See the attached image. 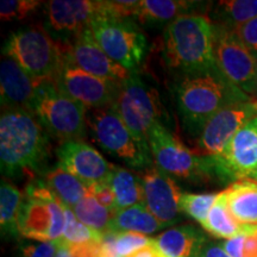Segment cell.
<instances>
[{"label": "cell", "mask_w": 257, "mask_h": 257, "mask_svg": "<svg viewBox=\"0 0 257 257\" xmlns=\"http://www.w3.org/2000/svg\"><path fill=\"white\" fill-rule=\"evenodd\" d=\"M47 131L31 112L4 110L0 118V161L6 175L34 178L49 155Z\"/></svg>", "instance_id": "6da1fadb"}, {"label": "cell", "mask_w": 257, "mask_h": 257, "mask_svg": "<svg viewBox=\"0 0 257 257\" xmlns=\"http://www.w3.org/2000/svg\"><path fill=\"white\" fill-rule=\"evenodd\" d=\"M176 83V102L187 130L200 135L207 120L225 106L250 100L218 68L211 72L181 74Z\"/></svg>", "instance_id": "7a4b0ae2"}, {"label": "cell", "mask_w": 257, "mask_h": 257, "mask_svg": "<svg viewBox=\"0 0 257 257\" xmlns=\"http://www.w3.org/2000/svg\"><path fill=\"white\" fill-rule=\"evenodd\" d=\"M213 38V23L207 16H180L163 32V55L168 66L181 74L211 72L217 68Z\"/></svg>", "instance_id": "3957f363"}, {"label": "cell", "mask_w": 257, "mask_h": 257, "mask_svg": "<svg viewBox=\"0 0 257 257\" xmlns=\"http://www.w3.org/2000/svg\"><path fill=\"white\" fill-rule=\"evenodd\" d=\"M63 53L64 43L54 41L40 25L14 32L4 47L5 56L16 61L37 85L56 81Z\"/></svg>", "instance_id": "277c9868"}, {"label": "cell", "mask_w": 257, "mask_h": 257, "mask_svg": "<svg viewBox=\"0 0 257 257\" xmlns=\"http://www.w3.org/2000/svg\"><path fill=\"white\" fill-rule=\"evenodd\" d=\"M147 141L156 166L173 179L197 184L220 180L213 156H201L188 149L161 121L150 128Z\"/></svg>", "instance_id": "5b68a950"}, {"label": "cell", "mask_w": 257, "mask_h": 257, "mask_svg": "<svg viewBox=\"0 0 257 257\" xmlns=\"http://www.w3.org/2000/svg\"><path fill=\"white\" fill-rule=\"evenodd\" d=\"M87 128L96 146L130 168L146 170L154 165L148 141L137 137L111 105L87 112Z\"/></svg>", "instance_id": "8992f818"}, {"label": "cell", "mask_w": 257, "mask_h": 257, "mask_svg": "<svg viewBox=\"0 0 257 257\" xmlns=\"http://www.w3.org/2000/svg\"><path fill=\"white\" fill-rule=\"evenodd\" d=\"M31 113L48 134L62 143L86 136L87 108L60 91L55 82L38 85Z\"/></svg>", "instance_id": "52a82bcc"}, {"label": "cell", "mask_w": 257, "mask_h": 257, "mask_svg": "<svg viewBox=\"0 0 257 257\" xmlns=\"http://www.w3.org/2000/svg\"><path fill=\"white\" fill-rule=\"evenodd\" d=\"M64 207L47 185H29L18 216L19 233L36 242H59L66 229Z\"/></svg>", "instance_id": "ba28073f"}, {"label": "cell", "mask_w": 257, "mask_h": 257, "mask_svg": "<svg viewBox=\"0 0 257 257\" xmlns=\"http://www.w3.org/2000/svg\"><path fill=\"white\" fill-rule=\"evenodd\" d=\"M213 56L219 72L234 87L257 99V55L231 29L213 24Z\"/></svg>", "instance_id": "9c48e42d"}, {"label": "cell", "mask_w": 257, "mask_h": 257, "mask_svg": "<svg viewBox=\"0 0 257 257\" xmlns=\"http://www.w3.org/2000/svg\"><path fill=\"white\" fill-rule=\"evenodd\" d=\"M112 108L137 137L147 141L150 128L160 121L159 93L142 81L136 72L120 82Z\"/></svg>", "instance_id": "30bf717a"}, {"label": "cell", "mask_w": 257, "mask_h": 257, "mask_svg": "<svg viewBox=\"0 0 257 257\" xmlns=\"http://www.w3.org/2000/svg\"><path fill=\"white\" fill-rule=\"evenodd\" d=\"M98 46L114 62L136 72L147 49V38L128 19L99 17L89 27Z\"/></svg>", "instance_id": "8fae6325"}, {"label": "cell", "mask_w": 257, "mask_h": 257, "mask_svg": "<svg viewBox=\"0 0 257 257\" xmlns=\"http://www.w3.org/2000/svg\"><path fill=\"white\" fill-rule=\"evenodd\" d=\"M255 117L257 99L234 102L220 108L202 127L194 152L201 156L220 155L240 128Z\"/></svg>", "instance_id": "7c38bea8"}, {"label": "cell", "mask_w": 257, "mask_h": 257, "mask_svg": "<svg viewBox=\"0 0 257 257\" xmlns=\"http://www.w3.org/2000/svg\"><path fill=\"white\" fill-rule=\"evenodd\" d=\"M55 83L60 91L89 110L111 105L120 85L118 81L83 72L64 61Z\"/></svg>", "instance_id": "4fadbf2b"}, {"label": "cell", "mask_w": 257, "mask_h": 257, "mask_svg": "<svg viewBox=\"0 0 257 257\" xmlns=\"http://www.w3.org/2000/svg\"><path fill=\"white\" fill-rule=\"evenodd\" d=\"M63 61L98 78L118 82L124 81L130 75L128 70L110 59L98 46L91 29L78 35L73 44L64 43Z\"/></svg>", "instance_id": "5bb4252c"}, {"label": "cell", "mask_w": 257, "mask_h": 257, "mask_svg": "<svg viewBox=\"0 0 257 257\" xmlns=\"http://www.w3.org/2000/svg\"><path fill=\"white\" fill-rule=\"evenodd\" d=\"M213 157L221 181L249 178L257 169V117L240 128L220 155Z\"/></svg>", "instance_id": "9a60e30c"}, {"label": "cell", "mask_w": 257, "mask_h": 257, "mask_svg": "<svg viewBox=\"0 0 257 257\" xmlns=\"http://www.w3.org/2000/svg\"><path fill=\"white\" fill-rule=\"evenodd\" d=\"M143 185L144 205L165 226L179 219L180 197L184 192L172 176L153 165L141 175Z\"/></svg>", "instance_id": "2e32d148"}, {"label": "cell", "mask_w": 257, "mask_h": 257, "mask_svg": "<svg viewBox=\"0 0 257 257\" xmlns=\"http://www.w3.org/2000/svg\"><path fill=\"white\" fill-rule=\"evenodd\" d=\"M56 154L59 166L89 187L108 182L115 166L107 162L98 150L82 141L62 143Z\"/></svg>", "instance_id": "e0dca14e"}, {"label": "cell", "mask_w": 257, "mask_h": 257, "mask_svg": "<svg viewBox=\"0 0 257 257\" xmlns=\"http://www.w3.org/2000/svg\"><path fill=\"white\" fill-rule=\"evenodd\" d=\"M49 25L56 31L75 34L91 27L99 17H105V2L89 0H53L46 6Z\"/></svg>", "instance_id": "ac0fdd59"}, {"label": "cell", "mask_w": 257, "mask_h": 257, "mask_svg": "<svg viewBox=\"0 0 257 257\" xmlns=\"http://www.w3.org/2000/svg\"><path fill=\"white\" fill-rule=\"evenodd\" d=\"M38 85L19 64L5 56L0 63V93L5 110L31 112Z\"/></svg>", "instance_id": "d6986e66"}, {"label": "cell", "mask_w": 257, "mask_h": 257, "mask_svg": "<svg viewBox=\"0 0 257 257\" xmlns=\"http://www.w3.org/2000/svg\"><path fill=\"white\" fill-rule=\"evenodd\" d=\"M206 242L205 234L193 225L170 227L154 238L157 250L165 257H198Z\"/></svg>", "instance_id": "ffe728a7"}, {"label": "cell", "mask_w": 257, "mask_h": 257, "mask_svg": "<svg viewBox=\"0 0 257 257\" xmlns=\"http://www.w3.org/2000/svg\"><path fill=\"white\" fill-rule=\"evenodd\" d=\"M223 192L234 219L242 226H257V181L237 180Z\"/></svg>", "instance_id": "44dd1931"}, {"label": "cell", "mask_w": 257, "mask_h": 257, "mask_svg": "<svg viewBox=\"0 0 257 257\" xmlns=\"http://www.w3.org/2000/svg\"><path fill=\"white\" fill-rule=\"evenodd\" d=\"M165 225L153 216L144 202L135 206L114 212L110 231L115 233L134 232L140 234H153L163 229Z\"/></svg>", "instance_id": "7402d4cb"}, {"label": "cell", "mask_w": 257, "mask_h": 257, "mask_svg": "<svg viewBox=\"0 0 257 257\" xmlns=\"http://www.w3.org/2000/svg\"><path fill=\"white\" fill-rule=\"evenodd\" d=\"M108 184L114 193L115 211L144 202L142 179L131 170L114 166L108 179Z\"/></svg>", "instance_id": "603a6c76"}, {"label": "cell", "mask_w": 257, "mask_h": 257, "mask_svg": "<svg viewBox=\"0 0 257 257\" xmlns=\"http://www.w3.org/2000/svg\"><path fill=\"white\" fill-rule=\"evenodd\" d=\"M46 185L66 207L73 208L91 193V187L57 165L46 176Z\"/></svg>", "instance_id": "cb8c5ba5"}, {"label": "cell", "mask_w": 257, "mask_h": 257, "mask_svg": "<svg viewBox=\"0 0 257 257\" xmlns=\"http://www.w3.org/2000/svg\"><path fill=\"white\" fill-rule=\"evenodd\" d=\"M195 2L184 0H143L140 4L137 19L142 24H165L180 16L188 15L189 10L197 6Z\"/></svg>", "instance_id": "d4e9b609"}, {"label": "cell", "mask_w": 257, "mask_h": 257, "mask_svg": "<svg viewBox=\"0 0 257 257\" xmlns=\"http://www.w3.org/2000/svg\"><path fill=\"white\" fill-rule=\"evenodd\" d=\"M201 226L212 236L223 239L232 238L244 230V226H242L231 214L224 192L219 193L216 204L211 208L206 221Z\"/></svg>", "instance_id": "484cf974"}, {"label": "cell", "mask_w": 257, "mask_h": 257, "mask_svg": "<svg viewBox=\"0 0 257 257\" xmlns=\"http://www.w3.org/2000/svg\"><path fill=\"white\" fill-rule=\"evenodd\" d=\"M216 25L236 29L257 17V0H224L219 2L213 12Z\"/></svg>", "instance_id": "4316f807"}, {"label": "cell", "mask_w": 257, "mask_h": 257, "mask_svg": "<svg viewBox=\"0 0 257 257\" xmlns=\"http://www.w3.org/2000/svg\"><path fill=\"white\" fill-rule=\"evenodd\" d=\"M23 195L19 189L3 179L0 187V225L4 236L16 237L19 234L18 216Z\"/></svg>", "instance_id": "83f0119b"}, {"label": "cell", "mask_w": 257, "mask_h": 257, "mask_svg": "<svg viewBox=\"0 0 257 257\" xmlns=\"http://www.w3.org/2000/svg\"><path fill=\"white\" fill-rule=\"evenodd\" d=\"M78 220L86 226L95 230L96 232L105 234L110 232L111 223L114 212L108 210L99 202L92 194H88L73 208Z\"/></svg>", "instance_id": "f1b7e54d"}, {"label": "cell", "mask_w": 257, "mask_h": 257, "mask_svg": "<svg viewBox=\"0 0 257 257\" xmlns=\"http://www.w3.org/2000/svg\"><path fill=\"white\" fill-rule=\"evenodd\" d=\"M219 193H182L180 197V212L186 213L201 225L207 219L211 208L216 204Z\"/></svg>", "instance_id": "f546056e"}, {"label": "cell", "mask_w": 257, "mask_h": 257, "mask_svg": "<svg viewBox=\"0 0 257 257\" xmlns=\"http://www.w3.org/2000/svg\"><path fill=\"white\" fill-rule=\"evenodd\" d=\"M66 212V229H64L63 237L59 240L63 245H75L93 240H101L104 234L96 232L95 230L86 226L81 221L78 220L75 213L72 208L64 207Z\"/></svg>", "instance_id": "4dcf8cb0"}, {"label": "cell", "mask_w": 257, "mask_h": 257, "mask_svg": "<svg viewBox=\"0 0 257 257\" xmlns=\"http://www.w3.org/2000/svg\"><path fill=\"white\" fill-rule=\"evenodd\" d=\"M41 4L37 0H2L0 17L3 22L22 21L34 14Z\"/></svg>", "instance_id": "1f68e13d"}, {"label": "cell", "mask_w": 257, "mask_h": 257, "mask_svg": "<svg viewBox=\"0 0 257 257\" xmlns=\"http://www.w3.org/2000/svg\"><path fill=\"white\" fill-rule=\"evenodd\" d=\"M154 238H148V236L134 232L117 233L115 238V250L118 257H126L138 250L146 248L153 243Z\"/></svg>", "instance_id": "d6a6232c"}, {"label": "cell", "mask_w": 257, "mask_h": 257, "mask_svg": "<svg viewBox=\"0 0 257 257\" xmlns=\"http://www.w3.org/2000/svg\"><path fill=\"white\" fill-rule=\"evenodd\" d=\"M59 242L24 243L21 246L22 257H56Z\"/></svg>", "instance_id": "836d02e7"}, {"label": "cell", "mask_w": 257, "mask_h": 257, "mask_svg": "<svg viewBox=\"0 0 257 257\" xmlns=\"http://www.w3.org/2000/svg\"><path fill=\"white\" fill-rule=\"evenodd\" d=\"M233 31L245 47L257 55V17L233 29Z\"/></svg>", "instance_id": "e575fe53"}, {"label": "cell", "mask_w": 257, "mask_h": 257, "mask_svg": "<svg viewBox=\"0 0 257 257\" xmlns=\"http://www.w3.org/2000/svg\"><path fill=\"white\" fill-rule=\"evenodd\" d=\"M101 240H93V242L67 246L73 257H102Z\"/></svg>", "instance_id": "d590c367"}, {"label": "cell", "mask_w": 257, "mask_h": 257, "mask_svg": "<svg viewBox=\"0 0 257 257\" xmlns=\"http://www.w3.org/2000/svg\"><path fill=\"white\" fill-rule=\"evenodd\" d=\"M93 197L98 200L102 206H105L108 210L115 211L114 205H115V199H114V193L112 191L111 186L108 182H104V184L94 185L91 187V193Z\"/></svg>", "instance_id": "8d00e7d4"}, {"label": "cell", "mask_w": 257, "mask_h": 257, "mask_svg": "<svg viewBox=\"0 0 257 257\" xmlns=\"http://www.w3.org/2000/svg\"><path fill=\"white\" fill-rule=\"evenodd\" d=\"M244 239H245V226H244V230L242 232L237 234V236H234L230 239H225L221 243V246H223L224 250L230 257H242Z\"/></svg>", "instance_id": "74e56055"}, {"label": "cell", "mask_w": 257, "mask_h": 257, "mask_svg": "<svg viewBox=\"0 0 257 257\" xmlns=\"http://www.w3.org/2000/svg\"><path fill=\"white\" fill-rule=\"evenodd\" d=\"M242 257H257V226H245Z\"/></svg>", "instance_id": "f35d334b"}, {"label": "cell", "mask_w": 257, "mask_h": 257, "mask_svg": "<svg viewBox=\"0 0 257 257\" xmlns=\"http://www.w3.org/2000/svg\"><path fill=\"white\" fill-rule=\"evenodd\" d=\"M198 257H230L225 251L221 244L214 242H206L202 246L201 251L199 252Z\"/></svg>", "instance_id": "ab89813d"}, {"label": "cell", "mask_w": 257, "mask_h": 257, "mask_svg": "<svg viewBox=\"0 0 257 257\" xmlns=\"http://www.w3.org/2000/svg\"><path fill=\"white\" fill-rule=\"evenodd\" d=\"M126 257H165L161 253L157 248L155 246V244H154V239H153V243L150 244V245L146 246V248L138 250V251L131 253V255H128Z\"/></svg>", "instance_id": "60d3db41"}, {"label": "cell", "mask_w": 257, "mask_h": 257, "mask_svg": "<svg viewBox=\"0 0 257 257\" xmlns=\"http://www.w3.org/2000/svg\"><path fill=\"white\" fill-rule=\"evenodd\" d=\"M56 257H73V256H72V253H70V251H69L68 246L63 245V244H60L59 250H57Z\"/></svg>", "instance_id": "b9f144b4"}, {"label": "cell", "mask_w": 257, "mask_h": 257, "mask_svg": "<svg viewBox=\"0 0 257 257\" xmlns=\"http://www.w3.org/2000/svg\"><path fill=\"white\" fill-rule=\"evenodd\" d=\"M249 179H252V180H255V181H257V169L255 170V172L252 173L251 175L249 176Z\"/></svg>", "instance_id": "7bdbcfd3"}]
</instances>
